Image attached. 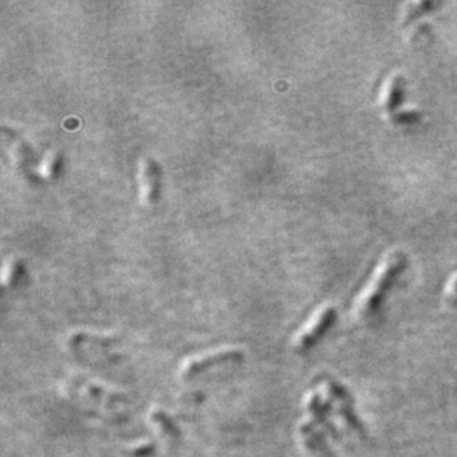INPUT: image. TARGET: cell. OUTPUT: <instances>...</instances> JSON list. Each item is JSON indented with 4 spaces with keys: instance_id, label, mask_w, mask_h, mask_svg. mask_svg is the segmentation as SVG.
Instances as JSON below:
<instances>
[{
    "instance_id": "cell-5",
    "label": "cell",
    "mask_w": 457,
    "mask_h": 457,
    "mask_svg": "<svg viewBox=\"0 0 457 457\" xmlns=\"http://www.w3.org/2000/svg\"><path fill=\"white\" fill-rule=\"evenodd\" d=\"M74 389L82 395H88L90 399H95L97 404L102 406H120L125 401L122 394L98 384V382H90L86 378H80V380L74 382Z\"/></svg>"
},
{
    "instance_id": "cell-7",
    "label": "cell",
    "mask_w": 457,
    "mask_h": 457,
    "mask_svg": "<svg viewBox=\"0 0 457 457\" xmlns=\"http://www.w3.org/2000/svg\"><path fill=\"white\" fill-rule=\"evenodd\" d=\"M148 419H150V423L153 425V428L157 429V432L171 438V440H176V438L180 436L181 431H180V426L178 423L175 422V419L164 412L162 408H153L150 415H148Z\"/></svg>"
},
{
    "instance_id": "cell-10",
    "label": "cell",
    "mask_w": 457,
    "mask_h": 457,
    "mask_svg": "<svg viewBox=\"0 0 457 457\" xmlns=\"http://www.w3.org/2000/svg\"><path fill=\"white\" fill-rule=\"evenodd\" d=\"M23 275V265L16 258H9L5 260L2 268V283L5 287H12L18 283Z\"/></svg>"
},
{
    "instance_id": "cell-1",
    "label": "cell",
    "mask_w": 457,
    "mask_h": 457,
    "mask_svg": "<svg viewBox=\"0 0 457 457\" xmlns=\"http://www.w3.org/2000/svg\"><path fill=\"white\" fill-rule=\"evenodd\" d=\"M403 267L404 256L398 254V251H393V254H389L382 259V262L376 267L375 273L371 274L369 283L362 288L356 305H354L356 312L365 315L375 310L378 304H380V301L384 299V295L388 291V287L394 282L397 274L403 269Z\"/></svg>"
},
{
    "instance_id": "cell-9",
    "label": "cell",
    "mask_w": 457,
    "mask_h": 457,
    "mask_svg": "<svg viewBox=\"0 0 457 457\" xmlns=\"http://www.w3.org/2000/svg\"><path fill=\"white\" fill-rule=\"evenodd\" d=\"M61 167H62L61 151L51 150L42 160L39 166V173L46 180H53V178H57L58 173L61 172Z\"/></svg>"
},
{
    "instance_id": "cell-13",
    "label": "cell",
    "mask_w": 457,
    "mask_h": 457,
    "mask_svg": "<svg viewBox=\"0 0 457 457\" xmlns=\"http://www.w3.org/2000/svg\"><path fill=\"white\" fill-rule=\"evenodd\" d=\"M419 119V111L416 108H403L398 110L395 113V120H398L399 123H406V122H413V120Z\"/></svg>"
},
{
    "instance_id": "cell-14",
    "label": "cell",
    "mask_w": 457,
    "mask_h": 457,
    "mask_svg": "<svg viewBox=\"0 0 457 457\" xmlns=\"http://www.w3.org/2000/svg\"><path fill=\"white\" fill-rule=\"evenodd\" d=\"M445 293L452 297H457V274L449 282V286L445 288Z\"/></svg>"
},
{
    "instance_id": "cell-11",
    "label": "cell",
    "mask_w": 457,
    "mask_h": 457,
    "mask_svg": "<svg viewBox=\"0 0 457 457\" xmlns=\"http://www.w3.org/2000/svg\"><path fill=\"white\" fill-rule=\"evenodd\" d=\"M434 3L432 2H412L406 5L404 11H403V20L406 23L408 21H413L415 18H417L421 14H423L425 11H428L429 8H432Z\"/></svg>"
},
{
    "instance_id": "cell-2",
    "label": "cell",
    "mask_w": 457,
    "mask_h": 457,
    "mask_svg": "<svg viewBox=\"0 0 457 457\" xmlns=\"http://www.w3.org/2000/svg\"><path fill=\"white\" fill-rule=\"evenodd\" d=\"M243 358V351L237 347H219L214 349L204 351L197 356L186 358L180 369V376L182 379H191L201 375V373L212 370L218 366L236 362Z\"/></svg>"
},
{
    "instance_id": "cell-6",
    "label": "cell",
    "mask_w": 457,
    "mask_h": 457,
    "mask_svg": "<svg viewBox=\"0 0 457 457\" xmlns=\"http://www.w3.org/2000/svg\"><path fill=\"white\" fill-rule=\"evenodd\" d=\"M404 77L403 74L394 73L386 77L384 86L380 89L379 104L386 111H394L399 107L401 99L404 97Z\"/></svg>"
},
{
    "instance_id": "cell-3",
    "label": "cell",
    "mask_w": 457,
    "mask_h": 457,
    "mask_svg": "<svg viewBox=\"0 0 457 457\" xmlns=\"http://www.w3.org/2000/svg\"><path fill=\"white\" fill-rule=\"evenodd\" d=\"M334 319H336V310L333 305L328 304L320 306L319 310L310 317V320H306V323L293 336L292 341L293 348L296 351L310 349L312 345H315V342L329 330Z\"/></svg>"
},
{
    "instance_id": "cell-4",
    "label": "cell",
    "mask_w": 457,
    "mask_h": 457,
    "mask_svg": "<svg viewBox=\"0 0 457 457\" xmlns=\"http://www.w3.org/2000/svg\"><path fill=\"white\" fill-rule=\"evenodd\" d=\"M160 167L153 158H143L138 167V185H139V200L144 206H151L160 194L162 182Z\"/></svg>"
},
{
    "instance_id": "cell-8",
    "label": "cell",
    "mask_w": 457,
    "mask_h": 457,
    "mask_svg": "<svg viewBox=\"0 0 457 457\" xmlns=\"http://www.w3.org/2000/svg\"><path fill=\"white\" fill-rule=\"evenodd\" d=\"M117 341L114 334L108 333H88V332H79L73 333L69 339L70 347H80L83 343L89 345H101V347H108L113 345Z\"/></svg>"
},
{
    "instance_id": "cell-12",
    "label": "cell",
    "mask_w": 457,
    "mask_h": 457,
    "mask_svg": "<svg viewBox=\"0 0 457 457\" xmlns=\"http://www.w3.org/2000/svg\"><path fill=\"white\" fill-rule=\"evenodd\" d=\"M156 453V445L151 441H139L129 447L127 457H151Z\"/></svg>"
}]
</instances>
